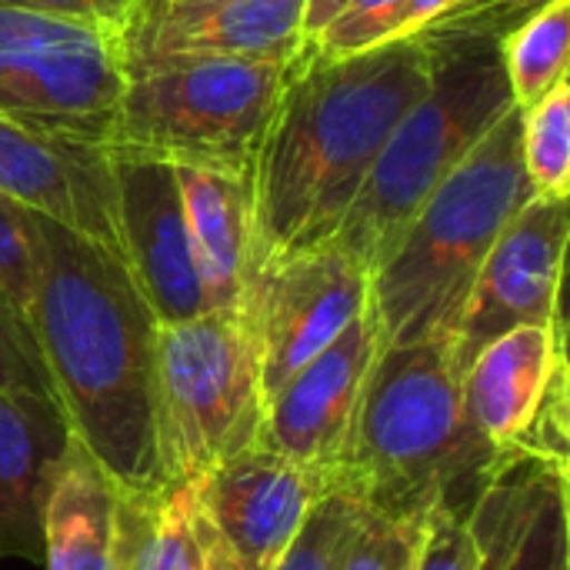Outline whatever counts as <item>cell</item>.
Segmentation results:
<instances>
[{"label": "cell", "instance_id": "obj_26", "mask_svg": "<svg viewBox=\"0 0 570 570\" xmlns=\"http://www.w3.org/2000/svg\"><path fill=\"white\" fill-rule=\"evenodd\" d=\"M0 394H37L57 401L30 317L3 291H0Z\"/></svg>", "mask_w": 570, "mask_h": 570}, {"label": "cell", "instance_id": "obj_9", "mask_svg": "<svg viewBox=\"0 0 570 570\" xmlns=\"http://www.w3.org/2000/svg\"><path fill=\"white\" fill-rule=\"evenodd\" d=\"M371 304V277L331 244L287 254L254 271L240 317L261 357L264 401L321 351H327Z\"/></svg>", "mask_w": 570, "mask_h": 570}, {"label": "cell", "instance_id": "obj_1", "mask_svg": "<svg viewBox=\"0 0 570 570\" xmlns=\"http://www.w3.org/2000/svg\"><path fill=\"white\" fill-rule=\"evenodd\" d=\"M434 53L401 37L331 60L301 47L271 124L244 174L250 271L324 247L401 117L428 94Z\"/></svg>", "mask_w": 570, "mask_h": 570}, {"label": "cell", "instance_id": "obj_29", "mask_svg": "<svg viewBox=\"0 0 570 570\" xmlns=\"http://www.w3.org/2000/svg\"><path fill=\"white\" fill-rule=\"evenodd\" d=\"M0 291L30 314L33 297V244H30V224L27 207L13 204L0 194Z\"/></svg>", "mask_w": 570, "mask_h": 570}, {"label": "cell", "instance_id": "obj_8", "mask_svg": "<svg viewBox=\"0 0 570 570\" xmlns=\"http://www.w3.org/2000/svg\"><path fill=\"white\" fill-rule=\"evenodd\" d=\"M127 83L117 23L0 10V117L110 147Z\"/></svg>", "mask_w": 570, "mask_h": 570}, {"label": "cell", "instance_id": "obj_27", "mask_svg": "<svg viewBox=\"0 0 570 570\" xmlns=\"http://www.w3.org/2000/svg\"><path fill=\"white\" fill-rule=\"evenodd\" d=\"M424 518H387L367 511L341 570H414Z\"/></svg>", "mask_w": 570, "mask_h": 570}, {"label": "cell", "instance_id": "obj_2", "mask_svg": "<svg viewBox=\"0 0 570 570\" xmlns=\"http://www.w3.org/2000/svg\"><path fill=\"white\" fill-rule=\"evenodd\" d=\"M30 327L73 438L130 491L157 488V317L120 254L27 210Z\"/></svg>", "mask_w": 570, "mask_h": 570}, {"label": "cell", "instance_id": "obj_25", "mask_svg": "<svg viewBox=\"0 0 570 570\" xmlns=\"http://www.w3.org/2000/svg\"><path fill=\"white\" fill-rule=\"evenodd\" d=\"M404 13H407V0H347V7L307 43L321 57L344 60L371 47H381L387 40H397Z\"/></svg>", "mask_w": 570, "mask_h": 570}, {"label": "cell", "instance_id": "obj_35", "mask_svg": "<svg viewBox=\"0 0 570 570\" xmlns=\"http://www.w3.org/2000/svg\"><path fill=\"white\" fill-rule=\"evenodd\" d=\"M214 570H237V568H234V564H230V561H227V558L220 554V561H217V568H214Z\"/></svg>", "mask_w": 570, "mask_h": 570}, {"label": "cell", "instance_id": "obj_36", "mask_svg": "<svg viewBox=\"0 0 570 570\" xmlns=\"http://www.w3.org/2000/svg\"><path fill=\"white\" fill-rule=\"evenodd\" d=\"M174 3H207V0H174Z\"/></svg>", "mask_w": 570, "mask_h": 570}, {"label": "cell", "instance_id": "obj_16", "mask_svg": "<svg viewBox=\"0 0 570 570\" xmlns=\"http://www.w3.org/2000/svg\"><path fill=\"white\" fill-rule=\"evenodd\" d=\"M70 434L57 401L0 394V558L43 564V508Z\"/></svg>", "mask_w": 570, "mask_h": 570}, {"label": "cell", "instance_id": "obj_5", "mask_svg": "<svg viewBox=\"0 0 570 570\" xmlns=\"http://www.w3.org/2000/svg\"><path fill=\"white\" fill-rule=\"evenodd\" d=\"M424 40L434 53L431 87L391 130L341 227L327 240L367 271V277L394 250L424 200L514 107L501 63V40Z\"/></svg>", "mask_w": 570, "mask_h": 570}, {"label": "cell", "instance_id": "obj_31", "mask_svg": "<svg viewBox=\"0 0 570 570\" xmlns=\"http://www.w3.org/2000/svg\"><path fill=\"white\" fill-rule=\"evenodd\" d=\"M414 570H481V554L468 518H458L444 508H434L424 518L421 551Z\"/></svg>", "mask_w": 570, "mask_h": 570}, {"label": "cell", "instance_id": "obj_19", "mask_svg": "<svg viewBox=\"0 0 570 570\" xmlns=\"http://www.w3.org/2000/svg\"><path fill=\"white\" fill-rule=\"evenodd\" d=\"M120 484L70 434L43 508V568L117 570Z\"/></svg>", "mask_w": 570, "mask_h": 570}, {"label": "cell", "instance_id": "obj_7", "mask_svg": "<svg viewBox=\"0 0 570 570\" xmlns=\"http://www.w3.org/2000/svg\"><path fill=\"white\" fill-rule=\"evenodd\" d=\"M261 357L240 311L164 324L154 347V438L160 481H197L261 444Z\"/></svg>", "mask_w": 570, "mask_h": 570}, {"label": "cell", "instance_id": "obj_6", "mask_svg": "<svg viewBox=\"0 0 570 570\" xmlns=\"http://www.w3.org/2000/svg\"><path fill=\"white\" fill-rule=\"evenodd\" d=\"M297 53L174 57L130 70L107 150L244 177Z\"/></svg>", "mask_w": 570, "mask_h": 570}, {"label": "cell", "instance_id": "obj_14", "mask_svg": "<svg viewBox=\"0 0 570 570\" xmlns=\"http://www.w3.org/2000/svg\"><path fill=\"white\" fill-rule=\"evenodd\" d=\"M120 40L127 73L174 57H291L307 43L304 0H137Z\"/></svg>", "mask_w": 570, "mask_h": 570}, {"label": "cell", "instance_id": "obj_21", "mask_svg": "<svg viewBox=\"0 0 570 570\" xmlns=\"http://www.w3.org/2000/svg\"><path fill=\"white\" fill-rule=\"evenodd\" d=\"M570 0H548L501 37V63L518 110L534 107L568 77Z\"/></svg>", "mask_w": 570, "mask_h": 570}, {"label": "cell", "instance_id": "obj_11", "mask_svg": "<svg viewBox=\"0 0 570 570\" xmlns=\"http://www.w3.org/2000/svg\"><path fill=\"white\" fill-rule=\"evenodd\" d=\"M381 347V327L367 304V311L327 351L267 397L261 444L334 484L361 387Z\"/></svg>", "mask_w": 570, "mask_h": 570}, {"label": "cell", "instance_id": "obj_15", "mask_svg": "<svg viewBox=\"0 0 570 570\" xmlns=\"http://www.w3.org/2000/svg\"><path fill=\"white\" fill-rule=\"evenodd\" d=\"M0 194L120 254L117 180L107 147L37 134L0 117Z\"/></svg>", "mask_w": 570, "mask_h": 570}, {"label": "cell", "instance_id": "obj_23", "mask_svg": "<svg viewBox=\"0 0 570 570\" xmlns=\"http://www.w3.org/2000/svg\"><path fill=\"white\" fill-rule=\"evenodd\" d=\"M364 518L367 508L351 491L327 488L274 570H341Z\"/></svg>", "mask_w": 570, "mask_h": 570}, {"label": "cell", "instance_id": "obj_3", "mask_svg": "<svg viewBox=\"0 0 570 570\" xmlns=\"http://www.w3.org/2000/svg\"><path fill=\"white\" fill-rule=\"evenodd\" d=\"M508 461L464 411L451 341L381 347L354 411L334 484L367 511L428 518L444 508L471 518Z\"/></svg>", "mask_w": 570, "mask_h": 570}, {"label": "cell", "instance_id": "obj_17", "mask_svg": "<svg viewBox=\"0 0 570 570\" xmlns=\"http://www.w3.org/2000/svg\"><path fill=\"white\" fill-rule=\"evenodd\" d=\"M564 357V317L551 327L508 331L478 351L461 371V397L474 428L508 451L531 424L551 374Z\"/></svg>", "mask_w": 570, "mask_h": 570}, {"label": "cell", "instance_id": "obj_18", "mask_svg": "<svg viewBox=\"0 0 570 570\" xmlns=\"http://www.w3.org/2000/svg\"><path fill=\"white\" fill-rule=\"evenodd\" d=\"M190 254L210 311H240L250 271V197L237 174L174 167Z\"/></svg>", "mask_w": 570, "mask_h": 570}, {"label": "cell", "instance_id": "obj_24", "mask_svg": "<svg viewBox=\"0 0 570 570\" xmlns=\"http://www.w3.org/2000/svg\"><path fill=\"white\" fill-rule=\"evenodd\" d=\"M568 471L544 468L524 534L501 570H570Z\"/></svg>", "mask_w": 570, "mask_h": 570}, {"label": "cell", "instance_id": "obj_13", "mask_svg": "<svg viewBox=\"0 0 570 570\" xmlns=\"http://www.w3.org/2000/svg\"><path fill=\"white\" fill-rule=\"evenodd\" d=\"M120 254L157 324H180L210 314L190 254L184 200L174 164L114 154Z\"/></svg>", "mask_w": 570, "mask_h": 570}, {"label": "cell", "instance_id": "obj_34", "mask_svg": "<svg viewBox=\"0 0 570 570\" xmlns=\"http://www.w3.org/2000/svg\"><path fill=\"white\" fill-rule=\"evenodd\" d=\"M344 7L347 0H304V40L317 37Z\"/></svg>", "mask_w": 570, "mask_h": 570}, {"label": "cell", "instance_id": "obj_30", "mask_svg": "<svg viewBox=\"0 0 570 570\" xmlns=\"http://www.w3.org/2000/svg\"><path fill=\"white\" fill-rule=\"evenodd\" d=\"M548 0H474L464 10L434 20L431 27L421 30V37H491L501 40L511 33L518 23H524L534 10H541Z\"/></svg>", "mask_w": 570, "mask_h": 570}, {"label": "cell", "instance_id": "obj_32", "mask_svg": "<svg viewBox=\"0 0 570 570\" xmlns=\"http://www.w3.org/2000/svg\"><path fill=\"white\" fill-rule=\"evenodd\" d=\"M137 0H0V10H27L47 17H80V20H104L124 27L130 7Z\"/></svg>", "mask_w": 570, "mask_h": 570}, {"label": "cell", "instance_id": "obj_33", "mask_svg": "<svg viewBox=\"0 0 570 570\" xmlns=\"http://www.w3.org/2000/svg\"><path fill=\"white\" fill-rule=\"evenodd\" d=\"M468 3L474 0H407V13H404V23L397 30V40L401 37H414L421 33L424 27H431L434 20H444L458 10H464Z\"/></svg>", "mask_w": 570, "mask_h": 570}, {"label": "cell", "instance_id": "obj_10", "mask_svg": "<svg viewBox=\"0 0 570 570\" xmlns=\"http://www.w3.org/2000/svg\"><path fill=\"white\" fill-rule=\"evenodd\" d=\"M568 200L531 197L484 257L451 347L464 371L478 351L518 327H551L561 314L568 250Z\"/></svg>", "mask_w": 570, "mask_h": 570}, {"label": "cell", "instance_id": "obj_12", "mask_svg": "<svg viewBox=\"0 0 570 570\" xmlns=\"http://www.w3.org/2000/svg\"><path fill=\"white\" fill-rule=\"evenodd\" d=\"M224 558L237 570H274L307 511L331 488L321 474L254 444L194 481Z\"/></svg>", "mask_w": 570, "mask_h": 570}, {"label": "cell", "instance_id": "obj_4", "mask_svg": "<svg viewBox=\"0 0 570 570\" xmlns=\"http://www.w3.org/2000/svg\"><path fill=\"white\" fill-rule=\"evenodd\" d=\"M531 197L521 157V110L511 107L424 200L371 274L381 344L451 341L484 257Z\"/></svg>", "mask_w": 570, "mask_h": 570}, {"label": "cell", "instance_id": "obj_20", "mask_svg": "<svg viewBox=\"0 0 570 570\" xmlns=\"http://www.w3.org/2000/svg\"><path fill=\"white\" fill-rule=\"evenodd\" d=\"M220 554L194 481L120 491L117 570H214Z\"/></svg>", "mask_w": 570, "mask_h": 570}, {"label": "cell", "instance_id": "obj_28", "mask_svg": "<svg viewBox=\"0 0 570 570\" xmlns=\"http://www.w3.org/2000/svg\"><path fill=\"white\" fill-rule=\"evenodd\" d=\"M568 357H564L554 367L551 384H548L531 424L508 451L568 471Z\"/></svg>", "mask_w": 570, "mask_h": 570}, {"label": "cell", "instance_id": "obj_22", "mask_svg": "<svg viewBox=\"0 0 570 570\" xmlns=\"http://www.w3.org/2000/svg\"><path fill=\"white\" fill-rule=\"evenodd\" d=\"M521 157L534 197L568 200L570 194V87L568 77L534 107L521 110Z\"/></svg>", "mask_w": 570, "mask_h": 570}]
</instances>
